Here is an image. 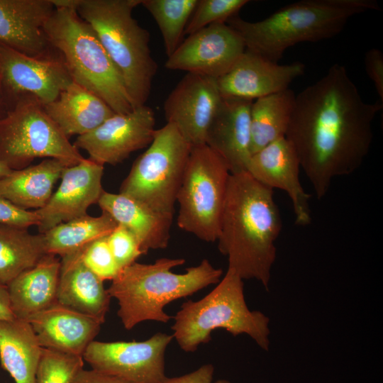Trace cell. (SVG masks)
Returning a JSON list of instances; mask_svg holds the SVG:
<instances>
[{
	"label": "cell",
	"mask_w": 383,
	"mask_h": 383,
	"mask_svg": "<svg viewBox=\"0 0 383 383\" xmlns=\"http://www.w3.org/2000/svg\"><path fill=\"white\" fill-rule=\"evenodd\" d=\"M382 106L365 101L339 64L296 95L285 137L318 199L326 196L335 178L362 165L372 142L373 121Z\"/></svg>",
	"instance_id": "cell-1"
},
{
	"label": "cell",
	"mask_w": 383,
	"mask_h": 383,
	"mask_svg": "<svg viewBox=\"0 0 383 383\" xmlns=\"http://www.w3.org/2000/svg\"><path fill=\"white\" fill-rule=\"evenodd\" d=\"M282 226L273 189L246 171L231 173L216 240L228 268L268 290Z\"/></svg>",
	"instance_id": "cell-2"
},
{
	"label": "cell",
	"mask_w": 383,
	"mask_h": 383,
	"mask_svg": "<svg viewBox=\"0 0 383 383\" xmlns=\"http://www.w3.org/2000/svg\"><path fill=\"white\" fill-rule=\"evenodd\" d=\"M380 9L376 0H301L259 21H247L236 15L226 23L238 33L247 49L278 62L289 48L330 39L352 17Z\"/></svg>",
	"instance_id": "cell-3"
},
{
	"label": "cell",
	"mask_w": 383,
	"mask_h": 383,
	"mask_svg": "<svg viewBox=\"0 0 383 383\" xmlns=\"http://www.w3.org/2000/svg\"><path fill=\"white\" fill-rule=\"evenodd\" d=\"M184 262V258L162 257L151 264L135 262L119 271L107 290L118 301L117 315L126 329L145 321L167 323L173 318L165 311L167 304L220 282L222 269L207 259L183 274L172 272Z\"/></svg>",
	"instance_id": "cell-4"
},
{
	"label": "cell",
	"mask_w": 383,
	"mask_h": 383,
	"mask_svg": "<svg viewBox=\"0 0 383 383\" xmlns=\"http://www.w3.org/2000/svg\"><path fill=\"white\" fill-rule=\"evenodd\" d=\"M55 9L45 26L52 48L72 82L104 101L116 113L134 107L124 81L91 26L67 0H52Z\"/></svg>",
	"instance_id": "cell-5"
},
{
	"label": "cell",
	"mask_w": 383,
	"mask_h": 383,
	"mask_svg": "<svg viewBox=\"0 0 383 383\" xmlns=\"http://www.w3.org/2000/svg\"><path fill=\"white\" fill-rule=\"evenodd\" d=\"M89 23L118 69L133 107L145 104L157 65L151 55L150 34L133 17L141 0H67Z\"/></svg>",
	"instance_id": "cell-6"
},
{
	"label": "cell",
	"mask_w": 383,
	"mask_h": 383,
	"mask_svg": "<svg viewBox=\"0 0 383 383\" xmlns=\"http://www.w3.org/2000/svg\"><path fill=\"white\" fill-rule=\"evenodd\" d=\"M173 338L184 352H195L222 328L233 336L246 334L265 351L270 347V318L248 309L243 279L228 268L217 286L202 299L184 301L173 317Z\"/></svg>",
	"instance_id": "cell-7"
},
{
	"label": "cell",
	"mask_w": 383,
	"mask_h": 383,
	"mask_svg": "<svg viewBox=\"0 0 383 383\" xmlns=\"http://www.w3.org/2000/svg\"><path fill=\"white\" fill-rule=\"evenodd\" d=\"M53 158L72 166L84 157L30 95L18 99L0 118V161L11 170L36 158Z\"/></svg>",
	"instance_id": "cell-8"
},
{
	"label": "cell",
	"mask_w": 383,
	"mask_h": 383,
	"mask_svg": "<svg viewBox=\"0 0 383 383\" xmlns=\"http://www.w3.org/2000/svg\"><path fill=\"white\" fill-rule=\"evenodd\" d=\"M191 149L172 123L156 129L148 149L121 183L120 193L155 211L174 215Z\"/></svg>",
	"instance_id": "cell-9"
},
{
	"label": "cell",
	"mask_w": 383,
	"mask_h": 383,
	"mask_svg": "<svg viewBox=\"0 0 383 383\" xmlns=\"http://www.w3.org/2000/svg\"><path fill=\"white\" fill-rule=\"evenodd\" d=\"M230 174L207 145L192 148L177 196L181 229L206 242L217 240Z\"/></svg>",
	"instance_id": "cell-10"
},
{
	"label": "cell",
	"mask_w": 383,
	"mask_h": 383,
	"mask_svg": "<svg viewBox=\"0 0 383 383\" xmlns=\"http://www.w3.org/2000/svg\"><path fill=\"white\" fill-rule=\"evenodd\" d=\"M173 335L158 332L143 341L93 340L82 357L98 372L129 383H161L165 375V356Z\"/></svg>",
	"instance_id": "cell-11"
},
{
	"label": "cell",
	"mask_w": 383,
	"mask_h": 383,
	"mask_svg": "<svg viewBox=\"0 0 383 383\" xmlns=\"http://www.w3.org/2000/svg\"><path fill=\"white\" fill-rule=\"evenodd\" d=\"M0 79L6 111L18 99L27 95L47 104L72 82L60 56L35 58L2 43Z\"/></svg>",
	"instance_id": "cell-12"
},
{
	"label": "cell",
	"mask_w": 383,
	"mask_h": 383,
	"mask_svg": "<svg viewBox=\"0 0 383 383\" xmlns=\"http://www.w3.org/2000/svg\"><path fill=\"white\" fill-rule=\"evenodd\" d=\"M155 125L153 110L144 104L126 113H115L95 129L77 136L73 144L95 162L115 165L150 145Z\"/></svg>",
	"instance_id": "cell-13"
},
{
	"label": "cell",
	"mask_w": 383,
	"mask_h": 383,
	"mask_svg": "<svg viewBox=\"0 0 383 383\" xmlns=\"http://www.w3.org/2000/svg\"><path fill=\"white\" fill-rule=\"evenodd\" d=\"M238 35L226 23L209 25L189 35L167 57L165 67L218 79L245 50Z\"/></svg>",
	"instance_id": "cell-14"
},
{
	"label": "cell",
	"mask_w": 383,
	"mask_h": 383,
	"mask_svg": "<svg viewBox=\"0 0 383 383\" xmlns=\"http://www.w3.org/2000/svg\"><path fill=\"white\" fill-rule=\"evenodd\" d=\"M221 99L216 79L187 73L165 101L167 123L174 125L192 148L204 145Z\"/></svg>",
	"instance_id": "cell-15"
},
{
	"label": "cell",
	"mask_w": 383,
	"mask_h": 383,
	"mask_svg": "<svg viewBox=\"0 0 383 383\" xmlns=\"http://www.w3.org/2000/svg\"><path fill=\"white\" fill-rule=\"evenodd\" d=\"M104 165L89 158L64 169L60 184L47 204L34 211L38 217L39 233L43 234L64 222L87 215L98 202L102 187Z\"/></svg>",
	"instance_id": "cell-16"
},
{
	"label": "cell",
	"mask_w": 383,
	"mask_h": 383,
	"mask_svg": "<svg viewBox=\"0 0 383 383\" xmlns=\"http://www.w3.org/2000/svg\"><path fill=\"white\" fill-rule=\"evenodd\" d=\"M300 168L297 153L284 136L253 153L246 172L265 186L285 192L292 204L295 223L305 226L311 222V196L300 182Z\"/></svg>",
	"instance_id": "cell-17"
},
{
	"label": "cell",
	"mask_w": 383,
	"mask_h": 383,
	"mask_svg": "<svg viewBox=\"0 0 383 383\" xmlns=\"http://www.w3.org/2000/svg\"><path fill=\"white\" fill-rule=\"evenodd\" d=\"M304 70L300 62L279 65L246 48L232 67L216 79V84L222 96L253 101L289 89Z\"/></svg>",
	"instance_id": "cell-18"
},
{
	"label": "cell",
	"mask_w": 383,
	"mask_h": 383,
	"mask_svg": "<svg viewBox=\"0 0 383 383\" xmlns=\"http://www.w3.org/2000/svg\"><path fill=\"white\" fill-rule=\"evenodd\" d=\"M54 9L52 0H0V43L35 58L59 56L44 29Z\"/></svg>",
	"instance_id": "cell-19"
},
{
	"label": "cell",
	"mask_w": 383,
	"mask_h": 383,
	"mask_svg": "<svg viewBox=\"0 0 383 383\" xmlns=\"http://www.w3.org/2000/svg\"><path fill=\"white\" fill-rule=\"evenodd\" d=\"M252 102L245 99L222 96L206 133V145L223 158L231 174L246 171L251 156Z\"/></svg>",
	"instance_id": "cell-20"
},
{
	"label": "cell",
	"mask_w": 383,
	"mask_h": 383,
	"mask_svg": "<svg viewBox=\"0 0 383 383\" xmlns=\"http://www.w3.org/2000/svg\"><path fill=\"white\" fill-rule=\"evenodd\" d=\"M43 348L82 356L103 324L58 302L27 320Z\"/></svg>",
	"instance_id": "cell-21"
},
{
	"label": "cell",
	"mask_w": 383,
	"mask_h": 383,
	"mask_svg": "<svg viewBox=\"0 0 383 383\" xmlns=\"http://www.w3.org/2000/svg\"><path fill=\"white\" fill-rule=\"evenodd\" d=\"M102 211L128 230L137 239L143 255L150 250L165 249L170 239L173 214L155 211L121 193L104 191L98 202Z\"/></svg>",
	"instance_id": "cell-22"
},
{
	"label": "cell",
	"mask_w": 383,
	"mask_h": 383,
	"mask_svg": "<svg viewBox=\"0 0 383 383\" xmlns=\"http://www.w3.org/2000/svg\"><path fill=\"white\" fill-rule=\"evenodd\" d=\"M81 252L60 257L57 302L104 323L111 297L104 281L84 264Z\"/></svg>",
	"instance_id": "cell-23"
},
{
	"label": "cell",
	"mask_w": 383,
	"mask_h": 383,
	"mask_svg": "<svg viewBox=\"0 0 383 383\" xmlns=\"http://www.w3.org/2000/svg\"><path fill=\"white\" fill-rule=\"evenodd\" d=\"M61 260L46 254L7 285L16 318L27 320L57 302Z\"/></svg>",
	"instance_id": "cell-24"
},
{
	"label": "cell",
	"mask_w": 383,
	"mask_h": 383,
	"mask_svg": "<svg viewBox=\"0 0 383 383\" xmlns=\"http://www.w3.org/2000/svg\"><path fill=\"white\" fill-rule=\"evenodd\" d=\"M43 106L68 138L91 131L116 113L101 98L74 82Z\"/></svg>",
	"instance_id": "cell-25"
},
{
	"label": "cell",
	"mask_w": 383,
	"mask_h": 383,
	"mask_svg": "<svg viewBox=\"0 0 383 383\" xmlns=\"http://www.w3.org/2000/svg\"><path fill=\"white\" fill-rule=\"evenodd\" d=\"M67 167L62 161L46 158L37 165L12 170L0 179V196L23 210L40 209L50 199Z\"/></svg>",
	"instance_id": "cell-26"
},
{
	"label": "cell",
	"mask_w": 383,
	"mask_h": 383,
	"mask_svg": "<svg viewBox=\"0 0 383 383\" xmlns=\"http://www.w3.org/2000/svg\"><path fill=\"white\" fill-rule=\"evenodd\" d=\"M42 349L28 321H0L1 364L15 383H35Z\"/></svg>",
	"instance_id": "cell-27"
},
{
	"label": "cell",
	"mask_w": 383,
	"mask_h": 383,
	"mask_svg": "<svg viewBox=\"0 0 383 383\" xmlns=\"http://www.w3.org/2000/svg\"><path fill=\"white\" fill-rule=\"evenodd\" d=\"M295 96L289 88L252 102L250 109L251 155L286 135Z\"/></svg>",
	"instance_id": "cell-28"
},
{
	"label": "cell",
	"mask_w": 383,
	"mask_h": 383,
	"mask_svg": "<svg viewBox=\"0 0 383 383\" xmlns=\"http://www.w3.org/2000/svg\"><path fill=\"white\" fill-rule=\"evenodd\" d=\"M46 254L43 234H31L26 228L0 223V284L7 286Z\"/></svg>",
	"instance_id": "cell-29"
},
{
	"label": "cell",
	"mask_w": 383,
	"mask_h": 383,
	"mask_svg": "<svg viewBox=\"0 0 383 383\" xmlns=\"http://www.w3.org/2000/svg\"><path fill=\"white\" fill-rule=\"evenodd\" d=\"M117 226L115 220L104 211L99 216L87 214L61 223L43 233L46 251L62 257L108 236Z\"/></svg>",
	"instance_id": "cell-30"
},
{
	"label": "cell",
	"mask_w": 383,
	"mask_h": 383,
	"mask_svg": "<svg viewBox=\"0 0 383 383\" xmlns=\"http://www.w3.org/2000/svg\"><path fill=\"white\" fill-rule=\"evenodd\" d=\"M198 0H141L162 35L166 55L170 57L182 43L186 26Z\"/></svg>",
	"instance_id": "cell-31"
},
{
	"label": "cell",
	"mask_w": 383,
	"mask_h": 383,
	"mask_svg": "<svg viewBox=\"0 0 383 383\" xmlns=\"http://www.w3.org/2000/svg\"><path fill=\"white\" fill-rule=\"evenodd\" d=\"M84 361L80 355L43 348L35 383H71Z\"/></svg>",
	"instance_id": "cell-32"
},
{
	"label": "cell",
	"mask_w": 383,
	"mask_h": 383,
	"mask_svg": "<svg viewBox=\"0 0 383 383\" xmlns=\"http://www.w3.org/2000/svg\"><path fill=\"white\" fill-rule=\"evenodd\" d=\"M249 2L248 0H198L184 35H189L213 23H226Z\"/></svg>",
	"instance_id": "cell-33"
},
{
	"label": "cell",
	"mask_w": 383,
	"mask_h": 383,
	"mask_svg": "<svg viewBox=\"0 0 383 383\" xmlns=\"http://www.w3.org/2000/svg\"><path fill=\"white\" fill-rule=\"evenodd\" d=\"M81 257L84 264L102 281L113 280L120 271L109 248L107 236L83 248Z\"/></svg>",
	"instance_id": "cell-34"
},
{
	"label": "cell",
	"mask_w": 383,
	"mask_h": 383,
	"mask_svg": "<svg viewBox=\"0 0 383 383\" xmlns=\"http://www.w3.org/2000/svg\"><path fill=\"white\" fill-rule=\"evenodd\" d=\"M107 240L120 270L136 262L143 255L135 237L121 225L107 236Z\"/></svg>",
	"instance_id": "cell-35"
},
{
	"label": "cell",
	"mask_w": 383,
	"mask_h": 383,
	"mask_svg": "<svg viewBox=\"0 0 383 383\" xmlns=\"http://www.w3.org/2000/svg\"><path fill=\"white\" fill-rule=\"evenodd\" d=\"M38 222L34 211L21 209L0 196V223L28 228Z\"/></svg>",
	"instance_id": "cell-36"
},
{
	"label": "cell",
	"mask_w": 383,
	"mask_h": 383,
	"mask_svg": "<svg viewBox=\"0 0 383 383\" xmlns=\"http://www.w3.org/2000/svg\"><path fill=\"white\" fill-rule=\"evenodd\" d=\"M365 66L381 102L383 101V53L377 48L369 50L365 55Z\"/></svg>",
	"instance_id": "cell-37"
},
{
	"label": "cell",
	"mask_w": 383,
	"mask_h": 383,
	"mask_svg": "<svg viewBox=\"0 0 383 383\" xmlns=\"http://www.w3.org/2000/svg\"><path fill=\"white\" fill-rule=\"evenodd\" d=\"M213 373V366L211 364H205L188 374L177 377H167L161 383H212Z\"/></svg>",
	"instance_id": "cell-38"
},
{
	"label": "cell",
	"mask_w": 383,
	"mask_h": 383,
	"mask_svg": "<svg viewBox=\"0 0 383 383\" xmlns=\"http://www.w3.org/2000/svg\"><path fill=\"white\" fill-rule=\"evenodd\" d=\"M71 383H129L95 370L82 369Z\"/></svg>",
	"instance_id": "cell-39"
},
{
	"label": "cell",
	"mask_w": 383,
	"mask_h": 383,
	"mask_svg": "<svg viewBox=\"0 0 383 383\" xmlns=\"http://www.w3.org/2000/svg\"><path fill=\"white\" fill-rule=\"evenodd\" d=\"M6 285L0 284V321L15 319Z\"/></svg>",
	"instance_id": "cell-40"
},
{
	"label": "cell",
	"mask_w": 383,
	"mask_h": 383,
	"mask_svg": "<svg viewBox=\"0 0 383 383\" xmlns=\"http://www.w3.org/2000/svg\"><path fill=\"white\" fill-rule=\"evenodd\" d=\"M6 111V105L4 99L2 86L0 79V118L5 113Z\"/></svg>",
	"instance_id": "cell-41"
},
{
	"label": "cell",
	"mask_w": 383,
	"mask_h": 383,
	"mask_svg": "<svg viewBox=\"0 0 383 383\" xmlns=\"http://www.w3.org/2000/svg\"><path fill=\"white\" fill-rule=\"evenodd\" d=\"M11 171L4 162L0 161V179L10 174Z\"/></svg>",
	"instance_id": "cell-42"
},
{
	"label": "cell",
	"mask_w": 383,
	"mask_h": 383,
	"mask_svg": "<svg viewBox=\"0 0 383 383\" xmlns=\"http://www.w3.org/2000/svg\"><path fill=\"white\" fill-rule=\"evenodd\" d=\"M214 383H232V382H231L230 381L227 379H218Z\"/></svg>",
	"instance_id": "cell-43"
}]
</instances>
